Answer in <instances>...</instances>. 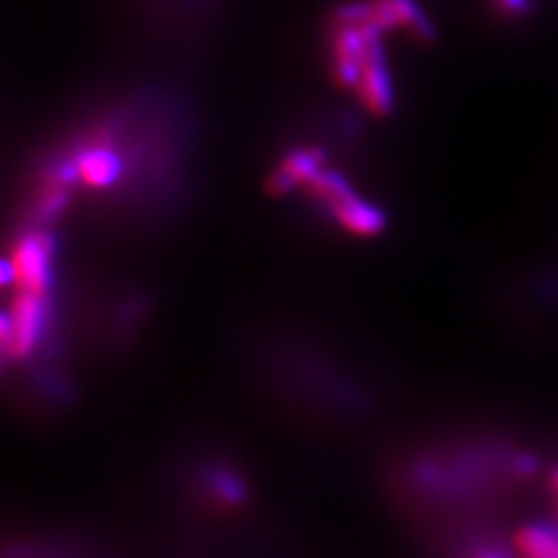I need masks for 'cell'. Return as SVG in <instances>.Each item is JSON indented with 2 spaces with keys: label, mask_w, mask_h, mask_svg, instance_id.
I'll use <instances>...</instances> for the list:
<instances>
[{
  "label": "cell",
  "mask_w": 558,
  "mask_h": 558,
  "mask_svg": "<svg viewBox=\"0 0 558 558\" xmlns=\"http://www.w3.org/2000/svg\"><path fill=\"white\" fill-rule=\"evenodd\" d=\"M216 493L223 502H236L240 499V486L232 478L221 476L216 482Z\"/></svg>",
  "instance_id": "7"
},
{
  "label": "cell",
  "mask_w": 558,
  "mask_h": 558,
  "mask_svg": "<svg viewBox=\"0 0 558 558\" xmlns=\"http://www.w3.org/2000/svg\"><path fill=\"white\" fill-rule=\"evenodd\" d=\"M46 319L44 296L20 292L2 323V350L7 359H27L40 341Z\"/></svg>",
  "instance_id": "1"
},
{
  "label": "cell",
  "mask_w": 558,
  "mask_h": 558,
  "mask_svg": "<svg viewBox=\"0 0 558 558\" xmlns=\"http://www.w3.org/2000/svg\"><path fill=\"white\" fill-rule=\"evenodd\" d=\"M472 558H515L509 550H505V548H497V546H484V548H480L476 550Z\"/></svg>",
  "instance_id": "8"
},
{
  "label": "cell",
  "mask_w": 558,
  "mask_h": 558,
  "mask_svg": "<svg viewBox=\"0 0 558 558\" xmlns=\"http://www.w3.org/2000/svg\"><path fill=\"white\" fill-rule=\"evenodd\" d=\"M511 470L515 478H530L538 472V459L532 453H515L511 459Z\"/></svg>",
  "instance_id": "5"
},
{
  "label": "cell",
  "mask_w": 558,
  "mask_h": 558,
  "mask_svg": "<svg viewBox=\"0 0 558 558\" xmlns=\"http://www.w3.org/2000/svg\"><path fill=\"white\" fill-rule=\"evenodd\" d=\"M513 546L521 558H558V525L532 521L518 527Z\"/></svg>",
  "instance_id": "3"
},
{
  "label": "cell",
  "mask_w": 558,
  "mask_h": 558,
  "mask_svg": "<svg viewBox=\"0 0 558 558\" xmlns=\"http://www.w3.org/2000/svg\"><path fill=\"white\" fill-rule=\"evenodd\" d=\"M117 170H119L117 158L112 154L104 151V149L92 151L85 158H81L80 161L81 179L85 180L87 184H94V186L108 184L110 180L114 179Z\"/></svg>",
  "instance_id": "4"
},
{
  "label": "cell",
  "mask_w": 558,
  "mask_h": 558,
  "mask_svg": "<svg viewBox=\"0 0 558 558\" xmlns=\"http://www.w3.org/2000/svg\"><path fill=\"white\" fill-rule=\"evenodd\" d=\"M550 486H553V490L558 495V465L553 470V474H550Z\"/></svg>",
  "instance_id": "9"
},
{
  "label": "cell",
  "mask_w": 558,
  "mask_h": 558,
  "mask_svg": "<svg viewBox=\"0 0 558 558\" xmlns=\"http://www.w3.org/2000/svg\"><path fill=\"white\" fill-rule=\"evenodd\" d=\"M48 244L40 236H29L21 240L11 255V269L13 281L20 292L44 296L48 290L50 279V260H48Z\"/></svg>",
  "instance_id": "2"
},
{
  "label": "cell",
  "mask_w": 558,
  "mask_h": 558,
  "mask_svg": "<svg viewBox=\"0 0 558 558\" xmlns=\"http://www.w3.org/2000/svg\"><path fill=\"white\" fill-rule=\"evenodd\" d=\"M495 4L500 13H505L509 17H523L532 11L534 0H495Z\"/></svg>",
  "instance_id": "6"
}]
</instances>
